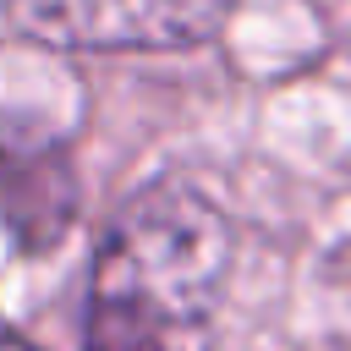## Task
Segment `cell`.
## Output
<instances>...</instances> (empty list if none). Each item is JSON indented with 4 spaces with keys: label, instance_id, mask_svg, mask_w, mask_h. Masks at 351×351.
<instances>
[{
    "label": "cell",
    "instance_id": "cell-1",
    "mask_svg": "<svg viewBox=\"0 0 351 351\" xmlns=\"http://www.w3.org/2000/svg\"><path fill=\"white\" fill-rule=\"evenodd\" d=\"M230 263L225 214L181 186H143L110 225L93 291H88V351H170V340L208 318Z\"/></svg>",
    "mask_w": 351,
    "mask_h": 351
},
{
    "label": "cell",
    "instance_id": "cell-2",
    "mask_svg": "<svg viewBox=\"0 0 351 351\" xmlns=\"http://www.w3.org/2000/svg\"><path fill=\"white\" fill-rule=\"evenodd\" d=\"M225 11L230 0H16L22 27L66 49H192Z\"/></svg>",
    "mask_w": 351,
    "mask_h": 351
},
{
    "label": "cell",
    "instance_id": "cell-3",
    "mask_svg": "<svg viewBox=\"0 0 351 351\" xmlns=\"http://www.w3.org/2000/svg\"><path fill=\"white\" fill-rule=\"evenodd\" d=\"M0 351H27V346H16V340H0Z\"/></svg>",
    "mask_w": 351,
    "mask_h": 351
}]
</instances>
